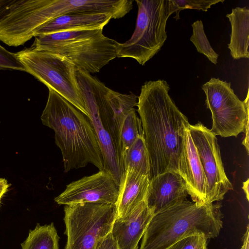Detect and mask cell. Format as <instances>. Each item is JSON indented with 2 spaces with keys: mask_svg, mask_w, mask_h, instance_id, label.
Listing matches in <instances>:
<instances>
[{
  "mask_svg": "<svg viewBox=\"0 0 249 249\" xmlns=\"http://www.w3.org/2000/svg\"><path fill=\"white\" fill-rule=\"evenodd\" d=\"M164 80L149 81L138 97V112L150 163L149 179L163 173H178V161L185 130L190 124L169 94Z\"/></svg>",
  "mask_w": 249,
  "mask_h": 249,
  "instance_id": "obj_1",
  "label": "cell"
},
{
  "mask_svg": "<svg viewBox=\"0 0 249 249\" xmlns=\"http://www.w3.org/2000/svg\"><path fill=\"white\" fill-rule=\"evenodd\" d=\"M41 116L42 124L54 132L65 173L90 163L99 171L104 169L100 147L88 117L54 90Z\"/></svg>",
  "mask_w": 249,
  "mask_h": 249,
  "instance_id": "obj_2",
  "label": "cell"
},
{
  "mask_svg": "<svg viewBox=\"0 0 249 249\" xmlns=\"http://www.w3.org/2000/svg\"><path fill=\"white\" fill-rule=\"evenodd\" d=\"M219 203L199 205L185 200L153 215L142 236L140 249H166L188 236L217 237L222 228Z\"/></svg>",
  "mask_w": 249,
  "mask_h": 249,
  "instance_id": "obj_3",
  "label": "cell"
},
{
  "mask_svg": "<svg viewBox=\"0 0 249 249\" xmlns=\"http://www.w3.org/2000/svg\"><path fill=\"white\" fill-rule=\"evenodd\" d=\"M78 88L96 134L103 160V170L119 186L124 173L120 155V130L107 98L109 88L90 73L76 68Z\"/></svg>",
  "mask_w": 249,
  "mask_h": 249,
  "instance_id": "obj_4",
  "label": "cell"
},
{
  "mask_svg": "<svg viewBox=\"0 0 249 249\" xmlns=\"http://www.w3.org/2000/svg\"><path fill=\"white\" fill-rule=\"evenodd\" d=\"M32 47L65 57L81 70L99 72L117 57L120 43L106 36L102 29L75 30L40 35Z\"/></svg>",
  "mask_w": 249,
  "mask_h": 249,
  "instance_id": "obj_5",
  "label": "cell"
},
{
  "mask_svg": "<svg viewBox=\"0 0 249 249\" xmlns=\"http://www.w3.org/2000/svg\"><path fill=\"white\" fill-rule=\"evenodd\" d=\"M138 10L131 37L120 43L118 57H129L143 66L161 49L167 36L169 0H136Z\"/></svg>",
  "mask_w": 249,
  "mask_h": 249,
  "instance_id": "obj_6",
  "label": "cell"
},
{
  "mask_svg": "<svg viewBox=\"0 0 249 249\" xmlns=\"http://www.w3.org/2000/svg\"><path fill=\"white\" fill-rule=\"evenodd\" d=\"M16 54L26 72L54 90L89 118L77 84L76 67L71 61L32 46Z\"/></svg>",
  "mask_w": 249,
  "mask_h": 249,
  "instance_id": "obj_7",
  "label": "cell"
},
{
  "mask_svg": "<svg viewBox=\"0 0 249 249\" xmlns=\"http://www.w3.org/2000/svg\"><path fill=\"white\" fill-rule=\"evenodd\" d=\"M65 249H95L111 232L117 216L116 204L81 203L65 205Z\"/></svg>",
  "mask_w": 249,
  "mask_h": 249,
  "instance_id": "obj_8",
  "label": "cell"
},
{
  "mask_svg": "<svg viewBox=\"0 0 249 249\" xmlns=\"http://www.w3.org/2000/svg\"><path fill=\"white\" fill-rule=\"evenodd\" d=\"M231 85V82L212 78L202 86L207 108L212 113L210 130L215 136L224 138L236 137L249 123V93L242 101Z\"/></svg>",
  "mask_w": 249,
  "mask_h": 249,
  "instance_id": "obj_9",
  "label": "cell"
},
{
  "mask_svg": "<svg viewBox=\"0 0 249 249\" xmlns=\"http://www.w3.org/2000/svg\"><path fill=\"white\" fill-rule=\"evenodd\" d=\"M188 128L205 175L206 204L221 200L232 186L224 170L216 136L201 122Z\"/></svg>",
  "mask_w": 249,
  "mask_h": 249,
  "instance_id": "obj_10",
  "label": "cell"
},
{
  "mask_svg": "<svg viewBox=\"0 0 249 249\" xmlns=\"http://www.w3.org/2000/svg\"><path fill=\"white\" fill-rule=\"evenodd\" d=\"M119 186L112 175L103 170L68 184L54 201L64 205L81 203L116 204Z\"/></svg>",
  "mask_w": 249,
  "mask_h": 249,
  "instance_id": "obj_11",
  "label": "cell"
},
{
  "mask_svg": "<svg viewBox=\"0 0 249 249\" xmlns=\"http://www.w3.org/2000/svg\"><path fill=\"white\" fill-rule=\"evenodd\" d=\"M188 127L184 133L178 158V172L185 182L188 194L193 201L205 205L207 204L205 175Z\"/></svg>",
  "mask_w": 249,
  "mask_h": 249,
  "instance_id": "obj_12",
  "label": "cell"
},
{
  "mask_svg": "<svg viewBox=\"0 0 249 249\" xmlns=\"http://www.w3.org/2000/svg\"><path fill=\"white\" fill-rule=\"evenodd\" d=\"M185 181L177 172L169 171L150 179L145 202L154 214L186 200Z\"/></svg>",
  "mask_w": 249,
  "mask_h": 249,
  "instance_id": "obj_13",
  "label": "cell"
},
{
  "mask_svg": "<svg viewBox=\"0 0 249 249\" xmlns=\"http://www.w3.org/2000/svg\"><path fill=\"white\" fill-rule=\"evenodd\" d=\"M145 200L124 216L116 218L111 234L118 249H138V244L154 215Z\"/></svg>",
  "mask_w": 249,
  "mask_h": 249,
  "instance_id": "obj_14",
  "label": "cell"
},
{
  "mask_svg": "<svg viewBox=\"0 0 249 249\" xmlns=\"http://www.w3.org/2000/svg\"><path fill=\"white\" fill-rule=\"evenodd\" d=\"M111 14L94 12H75L55 18L38 27L35 37L75 30L102 29L111 19Z\"/></svg>",
  "mask_w": 249,
  "mask_h": 249,
  "instance_id": "obj_15",
  "label": "cell"
},
{
  "mask_svg": "<svg viewBox=\"0 0 249 249\" xmlns=\"http://www.w3.org/2000/svg\"><path fill=\"white\" fill-rule=\"evenodd\" d=\"M150 179L126 168L119 186L117 203V216L121 218L131 211L142 201L145 200Z\"/></svg>",
  "mask_w": 249,
  "mask_h": 249,
  "instance_id": "obj_16",
  "label": "cell"
},
{
  "mask_svg": "<svg viewBox=\"0 0 249 249\" xmlns=\"http://www.w3.org/2000/svg\"><path fill=\"white\" fill-rule=\"evenodd\" d=\"M231 25L230 42L228 48L234 59L249 58V9L237 7L227 14Z\"/></svg>",
  "mask_w": 249,
  "mask_h": 249,
  "instance_id": "obj_17",
  "label": "cell"
},
{
  "mask_svg": "<svg viewBox=\"0 0 249 249\" xmlns=\"http://www.w3.org/2000/svg\"><path fill=\"white\" fill-rule=\"evenodd\" d=\"M124 169H130L150 178V163L143 136L138 137L125 152L123 160Z\"/></svg>",
  "mask_w": 249,
  "mask_h": 249,
  "instance_id": "obj_18",
  "label": "cell"
},
{
  "mask_svg": "<svg viewBox=\"0 0 249 249\" xmlns=\"http://www.w3.org/2000/svg\"><path fill=\"white\" fill-rule=\"evenodd\" d=\"M59 237L53 223L41 226L37 224L30 230L26 239L21 244L22 249H59Z\"/></svg>",
  "mask_w": 249,
  "mask_h": 249,
  "instance_id": "obj_19",
  "label": "cell"
},
{
  "mask_svg": "<svg viewBox=\"0 0 249 249\" xmlns=\"http://www.w3.org/2000/svg\"><path fill=\"white\" fill-rule=\"evenodd\" d=\"M140 136H143L142 124L135 108H134L127 115L121 128L120 155L122 163L123 157L127 150Z\"/></svg>",
  "mask_w": 249,
  "mask_h": 249,
  "instance_id": "obj_20",
  "label": "cell"
},
{
  "mask_svg": "<svg viewBox=\"0 0 249 249\" xmlns=\"http://www.w3.org/2000/svg\"><path fill=\"white\" fill-rule=\"evenodd\" d=\"M107 98L113 112L116 124L121 130L127 115L137 106L138 96L133 93L122 94L109 88Z\"/></svg>",
  "mask_w": 249,
  "mask_h": 249,
  "instance_id": "obj_21",
  "label": "cell"
},
{
  "mask_svg": "<svg viewBox=\"0 0 249 249\" xmlns=\"http://www.w3.org/2000/svg\"><path fill=\"white\" fill-rule=\"evenodd\" d=\"M192 27L193 34L190 41L198 53L204 54L213 64H216L219 55L213 50L206 36L202 21H196L192 24Z\"/></svg>",
  "mask_w": 249,
  "mask_h": 249,
  "instance_id": "obj_22",
  "label": "cell"
},
{
  "mask_svg": "<svg viewBox=\"0 0 249 249\" xmlns=\"http://www.w3.org/2000/svg\"><path fill=\"white\" fill-rule=\"evenodd\" d=\"M224 0H169V13H176L173 17L176 20L180 18L179 13L184 9H196L207 12L211 7Z\"/></svg>",
  "mask_w": 249,
  "mask_h": 249,
  "instance_id": "obj_23",
  "label": "cell"
},
{
  "mask_svg": "<svg viewBox=\"0 0 249 249\" xmlns=\"http://www.w3.org/2000/svg\"><path fill=\"white\" fill-rule=\"evenodd\" d=\"M7 70L26 71L16 53L7 51L0 45V70Z\"/></svg>",
  "mask_w": 249,
  "mask_h": 249,
  "instance_id": "obj_24",
  "label": "cell"
},
{
  "mask_svg": "<svg viewBox=\"0 0 249 249\" xmlns=\"http://www.w3.org/2000/svg\"><path fill=\"white\" fill-rule=\"evenodd\" d=\"M207 240L203 235H190L178 240L166 249H197Z\"/></svg>",
  "mask_w": 249,
  "mask_h": 249,
  "instance_id": "obj_25",
  "label": "cell"
},
{
  "mask_svg": "<svg viewBox=\"0 0 249 249\" xmlns=\"http://www.w3.org/2000/svg\"><path fill=\"white\" fill-rule=\"evenodd\" d=\"M19 0H0V22L6 17Z\"/></svg>",
  "mask_w": 249,
  "mask_h": 249,
  "instance_id": "obj_26",
  "label": "cell"
},
{
  "mask_svg": "<svg viewBox=\"0 0 249 249\" xmlns=\"http://www.w3.org/2000/svg\"><path fill=\"white\" fill-rule=\"evenodd\" d=\"M95 249H118L111 232L98 242Z\"/></svg>",
  "mask_w": 249,
  "mask_h": 249,
  "instance_id": "obj_27",
  "label": "cell"
},
{
  "mask_svg": "<svg viewBox=\"0 0 249 249\" xmlns=\"http://www.w3.org/2000/svg\"><path fill=\"white\" fill-rule=\"evenodd\" d=\"M10 184L5 178H0V203L1 198L8 191Z\"/></svg>",
  "mask_w": 249,
  "mask_h": 249,
  "instance_id": "obj_28",
  "label": "cell"
},
{
  "mask_svg": "<svg viewBox=\"0 0 249 249\" xmlns=\"http://www.w3.org/2000/svg\"><path fill=\"white\" fill-rule=\"evenodd\" d=\"M249 226L248 225L247 230L243 236V244L241 249H249Z\"/></svg>",
  "mask_w": 249,
  "mask_h": 249,
  "instance_id": "obj_29",
  "label": "cell"
},
{
  "mask_svg": "<svg viewBox=\"0 0 249 249\" xmlns=\"http://www.w3.org/2000/svg\"><path fill=\"white\" fill-rule=\"evenodd\" d=\"M249 179H248L246 181L243 183L242 189L244 191L247 199L249 200Z\"/></svg>",
  "mask_w": 249,
  "mask_h": 249,
  "instance_id": "obj_30",
  "label": "cell"
},
{
  "mask_svg": "<svg viewBox=\"0 0 249 249\" xmlns=\"http://www.w3.org/2000/svg\"><path fill=\"white\" fill-rule=\"evenodd\" d=\"M197 249H207V241L203 243Z\"/></svg>",
  "mask_w": 249,
  "mask_h": 249,
  "instance_id": "obj_31",
  "label": "cell"
}]
</instances>
